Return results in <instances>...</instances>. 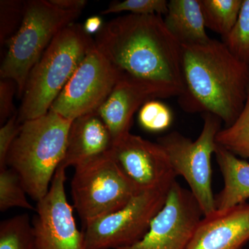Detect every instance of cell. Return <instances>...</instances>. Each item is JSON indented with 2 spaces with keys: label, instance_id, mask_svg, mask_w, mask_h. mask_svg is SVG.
Here are the masks:
<instances>
[{
  "label": "cell",
  "instance_id": "obj_1",
  "mask_svg": "<svg viewBox=\"0 0 249 249\" xmlns=\"http://www.w3.org/2000/svg\"><path fill=\"white\" fill-rule=\"evenodd\" d=\"M94 40L121 77L156 85L171 97L183 93L182 47L161 16L129 14L114 18Z\"/></svg>",
  "mask_w": 249,
  "mask_h": 249
},
{
  "label": "cell",
  "instance_id": "obj_2",
  "mask_svg": "<svg viewBox=\"0 0 249 249\" xmlns=\"http://www.w3.org/2000/svg\"><path fill=\"white\" fill-rule=\"evenodd\" d=\"M182 47L183 93L178 104L188 113H209L231 125L240 115L249 88V65L224 42L210 39Z\"/></svg>",
  "mask_w": 249,
  "mask_h": 249
},
{
  "label": "cell",
  "instance_id": "obj_3",
  "mask_svg": "<svg viewBox=\"0 0 249 249\" xmlns=\"http://www.w3.org/2000/svg\"><path fill=\"white\" fill-rule=\"evenodd\" d=\"M72 122L49 110L23 123L10 148L7 167L18 173L28 196L37 202L48 193L64 160Z\"/></svg>",
  "mask_w": 249,
  "mask_h": 249
},
{
  "label": "cell",
  "instance_id": "obj_4",
  "mask_svg": "<svg viewBox=\"0 0 249 249\" xmlns=\"http://www.w3.org/2000/svg\"><path fill=\"white\" fill-rule=\"evenodd\" d=\"M95 40L81 24H70L54 37L28 76L18 121L45 115L73 76Z\"/></svg>",
  "mask_w": 249,
  "mask_h": 249
},
{
  "label": "cell",
  "instance_id": "obj_5",
  "mask_svg": "<svg viewBox=\"0 0 249 249\" xmlns=\"http://www.w3.org/2000/svg\"><path fill=\"white\" fill-rule=\"evenodd\" d=\"M82 11H65L50 0L25 1L19 30L7 42L8 51L0 68L1 79L14 80L22 98L28 76L59 33L75 23Z\"/></svg>",
  "mask_w": 249,
  "mask_h": 249
},
{
  "label": "cell",
  "instance_id": "obj_6",
  "mask_svg": "<svg viewBox=\"0 0 249 249\" xmlns=\"http://www.w3.org/2000/svg\"><path fill=\"white\" fill-rule=\"evenodd\" d=\"M71 186L73 207L84 227L123 209L141 192L121 171L111 150L75 168Z\"/></svg>",
  "mask_w": 249,
  "mask_h": 249
},
{
  "label": "cell",
  "instance_id": "obj_7",
  "mask_svg": "<svg viewBox=\"0 0 249 249\" xmlns=\"http://www.w3.org/2000/svg\"><path fill=\"white\" fill-rule=\"evenodd\" d=\"M204 124L196 141L174 131L157 142L164 149L175 176H182L199 203L204 216L216 210L212 190L211 158L217 147L216 136L222 121L214 114H203Z\"/></svg>",
  "mask_w": 249,
  "mask_h": 249
},
{
  "label": "cell",
  "instance_id": "obj_8",
  "mask_svg": "<svg viewBox=\"0 0 249 249\" xmlns=\"http://www.w3.org/2000/svg\"><path fill=\"white\" fill-rule=\"evenodd\" d=\"M173 183L140 192L123 209L87 224L83 231L86 249H119L142 240L164 206Z\"/></svg>",
  "mask_w": 249,
  "mask_h": 249
},
{
  "label": "cell",
  "instance_id": "obj_9",
  "mask_svg": "<svg viewBox=\"0 0 249 249\" xmlns=\"http://www.w3.org/2000/svg\"><path fill=\"white\" fill-rule=\"evenodd\" d=\"M121 77L120 73L95 45L49 110L73 121L96 112Z\"/></svg>",
  "mask_w": 249,
  "mask_h": 249
},
{
  "label": "cell",
  "instance_id": "obj_10",
  "mask_svg": "<svg viewBox=\"0 0 249 249\" xmlns=\"http://www.w3.org/2000/svg\"><path fill=\"white\" fill-rule=\"evenodd\" d=\"M66 169L60 165L48 193L37 201L32 222L36 249H87L67 200Z\"/></svg>",
  "mask_w": 249,
  "mask_h": 249
},
{
  "label": "cell",
  "instance_id": "obj_11",
  "mask_svg": "<svg viewBox=\"0 0 249 249\" xmlns=\"http://www.w3.org/2000/svg\"><path fill=\"white\" fill-rule=\"evenodd\" d=\"M203 217L191 191L175 180L164 206L152 221L146 234L137 243L119 249H185Z\"/></svg>",
  "mask_w": 249,
  "mask_h": 249
},
{
  "label": "cell",
  "instance_id": "obj_12",
  "mask_svg": "<svg viewBox=\"0 0 249 249\" xmlns=\"http://www.w3.org/2000/svg\"><path fill=\"white\" fill-rule=\"evenodd\" d=\"M111 154L139 191L161 188L175 181L169 158L157 142L129 133L113 145Z\"/></svg>",
  "mask_w": 249,
  "mask_h": 249
},
{
  "label": "cell",
  "instance_id": "obj_13",
  "mask_svg": "<svg viewBox=\"0 0 249 249\" xmlns=\"http://www.w3.org/2000/svg\"><path fill=\"white\" fill-rule=\"evenodd\" d=\"M171 98L164 89L141 80L121 77L96 111L107 126L114 144L129 132L134 113L157 98Z\"/></svg>",
  "mask_w": 249,
  "mask_h": 249
},
{
  "label": "cell",
  "instance_id": "obj_14",
  "mask_svg": "<svg viewBox=\"0 0 249 249\" xmlns=\"http://www.w3.org/2000/svg\"><path fill=\"white\" fill-rule=\"evenodd\" d=\"M249 242V203L216 209L196 226L185 249H242Z\"/></svg>",
  "mask_w": 249,
  "mask_h": 249
},
{
  "label": "cell",
  "instance_id": "obj_15",
  "mask_svg": "<svg viewBox=\"0 0 249 249\" xmlns=\"http://www.w3.org/2000/svg\"><path fill=\"white\" fill-rule=\"evenodd\" d=\"M113 145L110 132L97 112L80 116L72 122L60 165L76 168L106 155Z\"/></svg>",
  "mask_w": 249,
  "mask_h": 249
},
{
  "label": "cell",
  "instance_id": "obj_16",
  "mask_svg": "<svg viewBox=\"0 0 249 249\" xmlns=\"http://www.w3.org/2000/svg\"><path fill=\"white\" fill-rule=\"evenodd\" d=\"M216 160L224 178L222 191L214 196L216 209L233 207L249 199V163L217 145Z\"/></svg>",
  "mask_w": 249,
  "mask_h": 249
},
{
  "label": "cell",
  "instance_id": "obj_17",
  "mask_svg": "<svg viewBox=\"0 0 249 249\" xmlns=\"http://www.w3.org/2000/svg\"><path fill=\"white\" fill-rule=\"evenodd\" d=\"M163 20L181 45H199L211 39L206 34L199 0H170Z\"/></svg>",
  "mask_w": 249,
  "mask_h": 249
},
{
  "label": "cell",
  "instance_id": "obj_18",
  "mask_svg": "<svg viewBox=\"0 0 249 249\" xmlns=\"http://www.w3.org/2000/svg\"><path fill=\"white\" fill-rule=\"evenodd\" d=\"M205 26L227 37L238 19L243 0H199Z\"/></svg>",
  "mask_w": 249,
  "mask_h": 249
},
{
  "label": "cell",
  "instance_id": "obj_19",
  "mask_svg": "<svg viewBox=\"0 0 249 249\" xmlns=\"http://www.w3.org/2000/svg\"><path fill=\"white\" fill-rule=\"evenodd\" d=\"M216 142L237 157L249 159V88L240 115L231 125L219 131Z\"/></svg>",
  "mask_w": 249,
  "mask_h": 249
},
{
  "label": "cell",
  "instance_id": "obj_20",
  "mask_svg": "<svg viewBox=\"0 0 249 249\" xmlns=\"http://www.w3.org/2000/svg\"><path fill=\"white\" fill-rule=\"evenodd\" d=\"M0 249H36L32 223L27 214L1 222Z\"/></svg>",
  "mask_w": 249,
  "mask_h": 249
},
{
  "label": "cell",
  "instance_id": "obj_21",
  "mask_svg": "<svg viewBox=\"0 0 249 249\" xmlns=\"http://www.w3.org/2000/svg\"><path fill=\"white\" fill-rule=\"evenodd\" d=\"M25 188L19 175L11 168L0 170V211L18 207L35 211L28 201Z\"/></svg>",
  "mask_w": 249,
  "mask_h": 249
},
{
  "label": "cell",
  "instance_id": "obj_22",
  "mask_svg": "<svg viewBox=\"0 0 249 249\" xmlns=\"http://www.w3.org/2000/svg\"><path fill=\"white\" fill-rule=\"evenodd\" d=\"M223 42L239 60L249 65V0H243L235 27Z\"/></svg>",
  "mask_w": 249,
  "mask_h": 249
},
{
  "label": "cell",
  "instance_id": "obj_23",
  "mask_svg": "<svg viewBox=\"0 0 249 249\" xmlns=\"http://www.w3.org/2000/svg\"><path fill=\"white\" fill-rule=\"evenodd\" d=\"M138 118L142 128L151 132H162L169 128L173 120L170 107L157 100L144 104L139 110Z\"/></svg>",
  "mask_w": 249,
  "mask_h": 249
},
{
  "label": "cell",
  "instance_id": "obj_24",
  "mask_svg": "<svg viewBox=\"0 0 249 249\" xmlns=\"http://www.w3.org/2000/svg\"><path fill=\"white\" fill-rule=\"evenodd\" d=\"M24 1H0V42L1 45L7 44L19 30L24 18Z\"/></svg>",
  "mask_w": 249,
  "mask_h": 249
},
{
  "label": "cell",
  "instance_id": "obj_25",
  "mask_svg": "<svg viewBox=\"0 0 249 249\" xmlns=\"http://www.w3.org/2000/svg\"><path fill=\"white\" fill-rule=\"evenodd\" d=\"M168 1L165 0H125L113 1L102 14L107 15L127 12L136 15H166Z\"/></svg>",
  "mask_w": 249,
  "mask_h": 249
},
{
  "label": "cell",
  "instance_id": "obj_26",
  "mask_svg": "<svg viewBox=\"0 0 249 249\" xmlns=\"http://www.w3.org/2000/svg\"><path fill=\"white\" fill-rule=\"evenodd\" d=\"M22 124L18 119V114L10 118L0 128V170L7 168L6 159L11 145L21 130Z\"/></svg>",
  "mask_w": 249,
  "mask_h": 249
},
{
  "label": "cell",
  "instance_id": "obj_27",
  "mask_svg": "<svg viewBox=\"0 0 249 249\" xmlns=\"http://www.w3.org/2000/svg\"><path fill=\"white\" fill-rule=\"evenodd\" d=\"M18 87L14 80L1 79L0 81V124L3 125L14 113V96Z\"/></svg>",
  "mask_w": 249,
  "mask_h": 249
},
{
  "label": "cell",
  "instance_id": "obj_28",
  "mask_svg": "<svg viewBox=\"0 0 249 249\" xmlns=\"http://www.w3.org/2000/svg\"><path fill=\"white\" fill-rule=\"evenodd\" d=\"M51 2L65 11H83L88 1L86 0H50Z\"/></svg>",
  "mask_w": 249,
  "mask_h": 249
},
{
  "label": "cell",
  "instance_id": "obj_29",
  "mask_svg": "<svg viewBox=\"0 0 249 249\" xmlns=\"http://www.w3.org/2000/svg\"><path fill=\"white\" fill-rule=\"evenodd\" d=\"M103 27L102 18L99 16H91L85 21L83 29L87 34L91 36L95 33L99 32Z\"/></svg>",
  "mask_w": 249,
  "mask_h": 249
}]
</instances>
